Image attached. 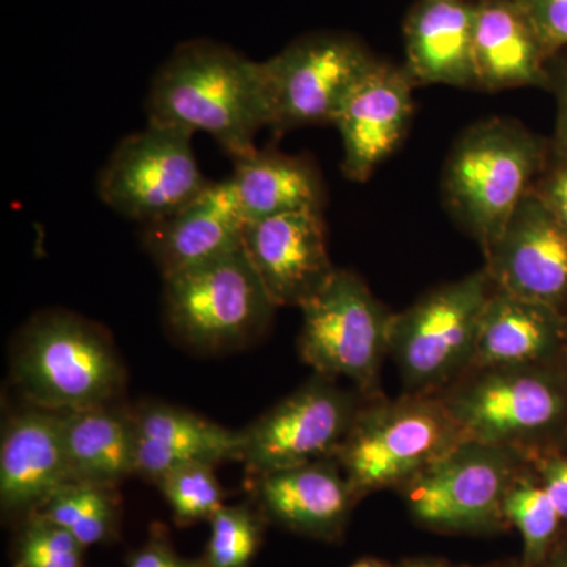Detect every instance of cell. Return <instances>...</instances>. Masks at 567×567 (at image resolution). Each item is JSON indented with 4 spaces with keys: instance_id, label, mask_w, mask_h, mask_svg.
Here are the masks:
<instances>
[{
    "instance_id": "obj_1",
    "label": "cell",
    "mask_w": 567,
    "mask_h": 567,
    "mask_svg": "<svg viewBox=\"0 0 567 567\" xmlns=\"http://www.w3.org/2000/svg\"><path fill=\"white\" fill-rule=\"evenodd\" d=\"M147 121L205 133L234 159L256 152L268 128L260 62L208 39L178 44L153 76Z\"/></svg>"
},
{
    "instance_id": "obj_2",
    "label": "cell",
    "mask_w": 567,
    "mask_h": 567,
    "mask_svg": "<svg viewBox=\"0 0 567 567\" xmlns=\"http://www.w3.org/2000/svg\"><path fill=\"white\" fill-rule=\"evenodd\" d=\"M550 162V142L513 118L468 126L451 148L443 203L483 252L505 229Z\"/></svg>"
},
{
    "instance_id": "obj_3",
    "label": "cell",
    "mask_w": 567,
    "mask_h": 567,
    "mask_svg": "<svg viewBox=\"0 0 567 567\" xmlns=\"http://www.w3.org/2000/svg\"><path fill=\"white\" fill-rule=\"evenodd\" d=\"M11 375L29 404L74 412L114 404L125 365L104 328L66 309H47L21 328Z\"/></svg>"
},
{
    "instance_id": "obj_4",
    "label": "cell",
    "mask_w": 567,
    "mask_h": 567,
    "mask_svg": "<svg viewBox=\"0 0 567 567\" xmlns=\"http://www.w3.org/2000/svg\"><path fill=\"white\" fill-rule=\"evenodd\" d=\"M439 395L466 440L529 458L567 446V364L472 369Z\"/></svg>"
},
{
    "instance_id": "obj_5",
    "label": "cell",
    "mask_w": 567,
    "mask_h": 567,
    "mask_svg": "<svg viewBox=\"0 0 567 567\" xmlns=\"http://www.w3.org/2000/svg\"><path fill=\"white\" fill-rule=\"evenodd\" d=\"M466 436L439 394L365 399L333 456L360 498L401 491Z\"/></svg>"
},
{
    "instance_id": "obj_6",
    "label": "cell",
    "mask_w": 567,
    "mask_h": 567,
    "mask_svg": "<svg viewBox=\"0 0 567 567\" xmlns=\"http://www.w3.org/2000/svg\"><path fill=\"white\" fill-rule=\"evenodd\" d=\"M492 287L487 271L481 268L394 312L390 357L404 393L440 394L472 369Z\"/></svg>"
},
{
    "instance_id": "obj_7",
    "label": "cell",
    "mask_w": 567,
    "mask_h": 567,
    "mask_svg": "<svg viewBox=\"0 0 567 567\" xmlns=\"http://www.w3.org/2000/svg\"><path fill=\"white\" fill-rule=\"evenodd\" d=\"M298 353L312 374L346 379L365 398L382 395L380 372L390 357V311L354 271L338 268L322 289L300 306Z\"/></svg>"
},
{
    "instance_id": "obj_8",
    "label": "cell",
    "mask_w": 567,
    "mask_h": 567,
    "mask_svg": "<svg viewBox=\"0 0 567 567\" xmlns=\"http://www.w3.org/2000/svg\"><path fill=\"white\" fill-rule=\"evenodd\" d=\"M164 317L183 342L203 352H223L256 341L278 306L244 249L164 278Z\"/></svg>"
},
{
    "instance_id": "obj_9",
    "label": "cell",
    "mask_w": 567,
    "mask_h": 567,
    "mask_svg": "<svg viewBox=\"0 0 567 567\" xmlns=\"http://www.w3.org/2000/svg\"><path fill=\"white\" fill-rule=\"evenodd\" d=\"M377 59L361 41L339 32H316L260 62L268 128L276 133L333 125L354 85Z\"/></svg>"
},
{
    "instance_id": "obj_10",
    "label": "cell",
    "mask_w": 567,
    "mask_h": 567,
    "mask_svg": "<svg viewBox=\"0 0 567 567\" xmlns=\"http://www.w3.org/2000/svg\"><path fill=\"white\" fill-rule=\"evenodd\" d=\"M194 134L148 122L118 142L96 181L100 199L142 226L192 203L210 183L193 148Z\"/></svg>"
},
{
    "instance_id": "obj_11",
    "label": "cell",
    "mask_w": 567,
    "mask_h": 567,
    "mask_svg": "<svg viewBox=\"0 0 567 567\" xmlns=\"http://www.w3.org/2000/svg\"><path fill=\"white\" fill-rule=\"evenodd\" d=\"M529 461L518 451L465 440L398 492L425 527L494 528L506 522V496Z\"/></svg>"
},
{
    "instance_id": "obj_12",
    "label": "cell",
    "mask_w": 567,
    "mask_h": 567,
    "mask_svg": "<svg viewBox=\"0 0 567 567\" xmlns=\"http://www.w3.org/2000/svg\"><path fill=\"white\" fill-rule=\"evenodd\" d=\"M365 399L338 380L312 374L241 431L240 462L249 477L333 457Z\"/></svg>"
},
{
    "instance_id": "obj_13",
    "label": "cell",
    "mask_w": 567,
    "mask_h": 567,
    "mask_svg": "<svg viewBox=\"0 0 567 567\" xmlns=\"http://www.w3.org/2000/svg\"><path fill=\"white\" fill-rule=\"evenodd\" d=\"M483 254L495 289L567 315V227L535 193Z\"/></svg>"
},
{
    "instance_id": "obj_14",
    "label": "cell",
    "mask_w": 567,
    "mask_h": 567,
    "mask_svg": "<svg viewBox=\"0 0 567 567\" xmlns=\"http://www.w3.org/2000/svg\"><path fill=\"white\" fill-rule=\"evenodd\" d=\"M415 87L405 66L380 61L354 85L333 122L344 151L342 173L349 181H368L405 140Z\"/></svg>"
},
{
    "instance_id": "obj_15",
    "label": "cell",
    "mask_w": 567,
    "mask_h": 567,
    "mask_svg": "<svg viewBox=\"0 0 567 567\" xmlns=\"http://www.w3.org/2000/svg\"><path fill=\"white\" fill-rule=\"evenodd\" d=\"M244 251L278 308H300L338 270L331 262L327 226L319 212L248 223Z\"/></svg>"
},
{
    "instance_id": "obj_16",
    "label": "cell",
    "mask_w": 567,
    "mask_h": 567,
    "mask_svg": "<svg viewBox=\"0 0 567 567\" xmlns=\"http://www.w3.org/2000/svg\"><path fill=\"white\" fill-rule=\"evenodd\" d=\"M246 221L230 178L204 192L158 223L142 226V241L166 276L213 262L244 249Z\"/></svg>"
},
{
    "instance_id": "obj_17",
    "label": "cell",
    "mask_w": 567,
    "mask_h": 567,
    "mask_svg": "<svg viewBox=\"0 0 567 567\" xmlns=\"http://www.w3.org/2000/svg\"><path fill=\"white\" fill-rule=\"evenodd\" d=\"M62 412L31 406L7 421L0 443V507L14 524L39 513L66 483Z\"/></svg>"
},
{
    "instance_id": "obj_18",
    "label": "cell",
    "mask_w": 567,
    "mask_h": 567,
    "mask_svg": "<svg viewBox=\"0 0 567 567\" xmlns=\"http://www.w3.org/2000/svg\"><path fill=\"white\" fill-rule=\"evenodd\" d=\"M252 503L268 524L316 539H336L360 496L331 458L251 480Z\"/></svg>"
},
{
    "instance_id": "obj_19",
    "label": "cell",
    "mask_w": 567,
    "mask_h": 567,
    "mask_svg": "<svg viewBox=\"0 0 567 567\" xmlns=\"http://www.w3.org/2000/svg\"><path fill=\"white\" fill-rule=\"evenodd\" d=\"M550 364H567L566 316L492 287L472 369Z\"/></svg>"
},
{
    "instance_id": "obj_20",
    "label": "cell",
    "mask_w": 567,
    "mask_h": 567,
    "mask_svg": "<svg viewBox=\"0 0 567 567\" xmlns=\"http://www.w3.org/2000/svg\"><path fill=\"white\" fill-rule=\"evenodd\" d=\"M137 429L136 476L158 483L182 465L205 462L219 465L241 458V431H230L163 402L133 410Z\"/></svg>"
},
{
    "instance_id": "obj_21",
    "label": "cell",
    "mask_w": 567,
    "mask_h": 567,
    "mask_svg": "<svg viewBox=\"0 0 567 567\" xmlns=\"http://www.w3.org/2000/svg\"><path fill=\"white\" fill-rule=\"evenodd\" d=\"M473 59L476 89H547L550 55L517 0L476 2Z\"/></svg>"
},
{
    "instance_id": "obj_22",
    "label": "cell",
    "mask_w": 567,
    "mask_h": 567,
    "mask_svg": "<svg viewBox=\"0 0 567 567\" xmlns=\"http://www.w3.org/2000/svg\"><path fill=\"white\" fill-rule=\"evenodd\" d=\"M476 2L420 0L404 22L405 69L416 85L475 87Z\"/></svg>"
},
{
    "instance_id": "obj_23",
    "label": "cell",
    "mask_w": 567,
    "mask_h": 567,
    "mask_svg": "<svg viewBox=\"0 0 567 567\" xmlns=\"http://www.w3.org/2000/svg\"><path fill=\"white\" fill-rule=\"evenodd\" d=\"M229 178L248 223L289 213H323L327 204L322 175L306 156L257 148L235 159Z\"/></svg>"
},
{
    "instance_id": "obj_24",
    "label": "cell",
    "mask_w": 567,
    "mask_h": 567,
    "mask_svg": "<svg viewBox=\"0 0 567 567\" xmlns=\"http://www.w3.org/2000/svg\"><path fill=\"white\" fill-rule=\"evenodd\" d=\"M71 481L118 487L136 476L137 429L133 410L114 404L62 412Z\"/></svg>"
},
{
    "instance_id": "obj_25",
    "label": "cell",
    "mask_w": 567,
    "mask_h": 567,
    "mask_svg": "<svg viewBox=\"0 0 567 567\" xmlns=\"http://www.w3.org/2000/svg\"><path fill=\"white\" fill-rule=\"evenodd\" d=\"M39 513L69 532L84 548L114 543L121 533L118 487L70 481L44 503Z\"/></svg>"
},
{
    "instance_id": "obj_26",
    "label": "cell",
    "mask_w": 567,
    "mask_h": 567,
    "mask_svg": "<svg viewBox=\"0 0 567 567\" xmlns=\"http://www.w3.org/2000/svg\"><path fill=\"white\" fill-rule=\"evenodd\" d=\"M505 517L520 533L527 565H543L554 551L563 522L546 488L533 472L532 461L509 488Z\"/></svg>"
},
{
    "instance_id": "obj_27",
    "label": "cell",
    "mask_w": 567,
    "mask_h": 567,
    "mask_svg": "<svg viewBox=\"0 0 567 567\" xmlns=\"http://www.w3.org/2000/svg\"><path fill=\"white\" fill-rule=\"evenodd\" d=\"M205 567H251L262 547L268 520L252 502L223 505L213 514Z\"/></svg>"
},
{
    "instance_id": "obj_28",
    "label": "cell",
    "mask_w": 567,
    "mask_h": 567,
    "mask_svg": "<svg viewBox=\"0 0 567 567\" xmlns=\"http://www.w3.org/2000/svg\"><path fill=\"white\" fill-rule=\"evenodd\" d=\"M215 466L205 462L182 465L156 483L178 527L208 522L224 505L226 492L216 477Z\"/></svg>"
},
{
    "instance_id": "obj_29",
    "label": "cell",
    "mask_w": 567,
    "mask_h": 567,
    "mask_svg": "<svg viewBox=\"0 0 567 567\" xmlns=\"http://www.w3.org/2000/svg\"><path fill=\"white\" fill-rule=\"evenodd\" d=\"M11 567H82L87 548L69 532L43 516L33 513L17 524Z\"/></svg>"
},
{
    "instance_id": "obj_30",
    "label": "cell",
    "mask_w": 567,
    "mask_h": 567,
    "mask_svg": "<svg viewBox=\"0 0 567 567\" xmlns=\"http://www.w3.org/2000/svg\"><path fill=\"white\" fill-rule=\"evenodd\" d=\"M528 14L548 55L567 48V0H517Z\"/></svg>"
},
{
    "instance_id": "obj_31",
    "label": "cell",
    "mask_w": 567,
    "mask_h": 567,
    "mask_svg": "<svg viewBox=\"0 0 567 567\" xmlns=\"http://www.w3.org/2000/svg\"><path fill=\"white\" fill-rule=\"evenodd\" d=\"M126 567H205L203 558H185L175 550L169 532L162 524L152 525L147 539L126 558Z\"/></svg>"
},
{
    "instance_id": "obj_32",
    "label": "cell",
    "mask_w": 567,
    "mask_h": 567,
    "mask_svg": "<svg viewBox=\"0 0 567 567\" xmlns=\"http://www.w3.org/2000/svg\"><path fill=\"white\" fill-rule=\"evenodd\" d=\"M555 96L557 117L550 140V158L567 159V48L547 63V89Z\"/></svg>"
},
{
    "instance_id": "obj_33",
    "label": "cell",
    "mask_w": 567,
    "mask_h": 567,
    "mask_svg": "<svg viewBox=\"0 0 567 567\" xmlns=\"http://www.w3.org/2000/svg\"><path fill=\"white\" fill-rule=\"evenodd\" d=\"M532 468L550 496L563 525L567 524V446L533 457Z\"/></svg>"
},
{
    "instance_id": "obj_34",
    "label": "cell",
    "mask_w": 567,
    "mask_h": 567,
    "mask_svg": "<svg viewBox=\"0 0 567 567\" xmlns=\"http://www.w3.org/2000/svg\"><path fill=\"white\" fill-rule=\"evenodd\" d=\"M532 192L567 227V159L550 158Z\"/></svg>"
},
{
    "instance_id": "obj_35",
    "label": "cell",
    "mask_w": 567,
    "mask_h": 567,
    "mask_svg": "<svg viewBox=\"0 0 567 567\" xmlns=\"http://www.w3.org/2000/svg\"><path fill=\"white\" fill-rule=\"evenodd\" d=\"M401 567H456L447 565V563L436 561V559H413V561H406Z\"/></svg>"
},
{
    "instance_id": "obj_36",
    "label": "cell",
    "mask_w": 567,
    "mask_h": 567,
    "mask_svg": "<svg viewBox=\"0 0 567 567\" xmlns=\"http://www.w3.org/2000/svg\"><path fill=\"white\" fill-rule=\"evenodd\" d=\"M551 567H567V544L559 548L557 554H555L554 563H551Z\"/></svg>"
},
{
    "instance_id": "obj_37",
    "label": "cell",
    "mask_w": 567,
    "mask_h": 567,
    "mask_svg": "<svg viewBox=\"0 0 567 567\" xmlns=\"http://www.w3.org/2000/svg\"><path fill=\"white\" fill-rule=\"evenodd\" d=\"M350 567H386L382 565V563L377 561V559H361V561L354 563V565Z\"/></svg>"
},
{
    "instance_id": "obj_38",
    "label": "cell",
    "mask_w": 567,
    "mask_h": 567,
    "mask_svg": "<svg viewBox=\"0 0 567 567\" xmlns=\"http://www.w3.org/2000/svg\"><path fill=\"white\" fill-rule=\"evenodd\" d=\"M566 324H567V315H566Z\"/></svg>"
}]
</instances>
